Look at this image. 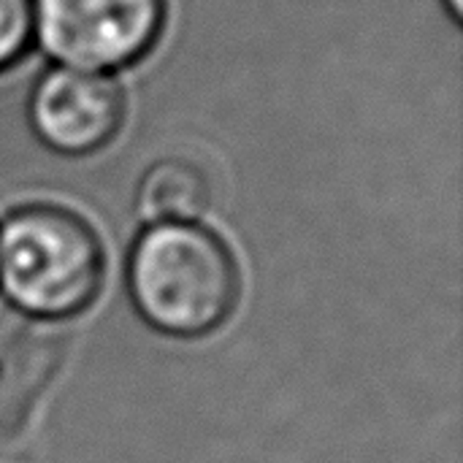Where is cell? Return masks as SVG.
I'll return each instance as SVG.
<instances>
[{
	"label": "cell",
	"instance_id": "obj_8",
	"mask_svg": "<svg viewBox=\"0 0 463 463\" xmlns=\"http://www.w3.org/2000/svg\"><path fill=\"white\" fill-rule=\"evenodd\" d=\"M445 5H448V11H450V16L456 19V22H461V14H463V0H442Z\"/></svg>",
	"mask_w": 463,
	"mask_h": 463
},
{
	"label": "cell",
	"instance_id": "obj_1",
	"mask_svg": "<svg viewBox=\"0 0 463 463\" xmlns=\"http://www.w3.org/2000/svg\"><path fill=\"white\" fill-rule=\"evenodd\" d=\"M136 315L171 339L220 331L241 298V271L231 247L198 222H157L133 241L125 266Z\"/></svg>",
	"mask_w": 463,
	"mask_h": 463
},
{
	"label": "cell",
	"instance_id": "obj_4",
	"mask_svg": "<svg viewBox=\"0 0 463 463\" xmlns=\"http://www.w3.org/2000/svg\"><path fill=\"white\" fill-rule=\"evenodd\" d=\"M27 119L43 146L84 157L109 146L125 122V90L109 73L49 68L38 76Z\"/></svg>",
	"mask_w": 463,
	"mask_h": 463
},
{
	"label": "cell",
	"instance_id": "obj_6",
	"mask_svg": "<svg viewBox=\"0 0 463 463\" xmlns=\"http://www.w3.org/2000/svg\"><path fill=\"white\" fill-rule=\"evenodd\" d=\"M212 203V184L203 168L187 157L152 163L136 190V209L149 222H195Z\"/></svg>",
	"mask_w": 463,
	"mask_h": 463
},
{
	"label": "cell",
	"instance_id": "obj_5",
	"mask_svg": "<svg viewBox=\"0 0 463 463\" xmlns=\"http://www.w3.org/2000/svg\"><path fill=\"white\" fill-rule=\"evenodd\" d=\"M65 358V336L52 326H35L0 350V453L24 429Z\"/></svg>",
	"mask_w": 463,
	"mask_h": 463
},
{
	"label": "cell",
	"instance_id": "obj_2",
	"mask_svg": "<svg viewBox=\"0 0 463 463\" xmlns=\"http://www.w3.org/2000/svg\"><path fill=\"white\" fill-rule=\"evenodd\" d=\"M106 252L95 228L57 203H27L0 225V293L33 323L57 326L100 293Z\"/></svg>",
	"mask_w": 463,
	"mask_h": 463
},
{
	"label": "cell",
	"instance_id": "obj_3",
	"mask_svg": "<svg viewBox=\"0 0 463 463\" xmlns=\"http://www.w3.org/2000/svg\"><path fill=\"white\" fill-rule=\"evenodd\" d=\"M35 41L65 68L109 73L144 60L163 35L165 0H33Z\"/></svg>",
	"mask_w": 463,
	"mask_h": 463
},
{
	"label": "cell",
	"instance_id": "obj_7",
	"mask_svg": "<svg viewBox=\"0 0 463 463\" xmlns=\"http://www.w3.org/2000/svg\"><path fill=\"white\" fill-rule=\"evenodd\" d=\"M35 38L33 0H0V73L16 65Z\"/></svg>",
	"mask_w": 463,
	"mask_h": 463
}]
</instances>
